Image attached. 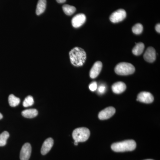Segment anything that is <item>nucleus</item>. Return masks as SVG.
<instances>
[{"mask_svg": "<svg viewBox=\"0 0 160 160\" xmlns=\"http://www.w3.org/2000/svg\"><path fill=\"white\" fill-rule=\"evenodd\" d=\"M70 62L76 67L82 66L86 62V53L84 49L80 47H75L69 53Z\"/></svg>", "mask_w": 160, "mask_h": 160, "instance_id": "f257e3e1", "label": "nucleus"}, {"mask_svg": "<svg viewBox=\"0 0 160 160\" xmlns=\"http://www.w3.org/2000/svg\"><path fill=\"white\" fill-rule=\"evenodd\" d=\"M136 147V143L134 140H128L122 142L113 143L111 149L116 152H124L134 150Z\"/></svg>", "mask_w": 160, "mask_h": 160, "instance_id": "f03ea898", "label": "nucleus"}, {"mask_svg": "<svg viewBox=\"0 0 160 160\" xmlns=\"http://www.w3.org/2000/svg\"><path fill=\"white\" fill-rule=\"evenodd\" d=\"M135 71L134 66L131 63L122 62L119 63L115 68L116 73L119 75L126 76L132 74Z\"/></svg>", "mask_w": 160, "mask_h": 160, "instance_id": "7ed1b4c3", "label": "nucleus"}, {"mask_svg": "<svg viewBox=\"0 0 160 160\" xmlns=\"http://www.w3.org/2000/svg\"><path fill=\"white\" fill-rule=\"evenodd\" d=\"M90 132L89 129L85 127L78 128L72 132V138L78 142H85L89 139Z\"/></svg>", "mask_w": 160, "mask_h": 160, "instance_id": "20e7f679", "label": "nucleus"}, {"mask_svg": "<svg viewBox=\"0 0 160 160\" xmlns=\"http://www.w3.org/2000/svg\"><path fill=\"white\" fill-rule=\"evenodd\" d=\"M126 17V11L124 9H120L112 13L109 18V19L112 22L118 23L125 19Z\"/></svg>", "mask_w": 160, "mask_h": 160, "instance_id": "39448f33", "label": "nucleus"}, {"mask_svg": "<svg viewBox=\"0 0 160 160\" xmlns=\"http://www.w3.org/2000/svg\"><path fill=\"white\" fill-rule=\"evenodd\" d=\"M32 148L31 145L26 143L23 145L20 152V158L21 160H29L31 156Z\"/></svg>", "mask_w": 160, "mask_h": 160, "instance_id": "423d86ee", "label": "nucleus"}, {"mask_svg": "<svg viewBox=\"0 0 160 160\" xmlns=\"http://www.w3.org/2000/svg\"><path fill=\"white\" fill-rule=\"evenodd\" d=\"M154 98L153 96L148 92H142L138 96L137 101L149 104L153 102Z\"/></svg>", "mask_w": 160, "mask_h": 160, "instance_id": "0eeeda50", "label": "nucleus"}, {"mask_svg": "<svg viewBox=\"0 0 160 160\" xmlns=\"http://www.w3.org/2000/svg\"><path fill=\"white\" fill-rule=\"evenodd\" d=\"M115 112V109L113 107H107L100 112L98 115L99 118L102 120L108 119L112 117Z\"/></svg>", "mask_w": 160, "mask_h": 160, "instance_id": "6e6552de", "label": "nucleus"}, {"mask_svg": "<svg viewBox=\"0 0 160 160\" xmlns=\"http://www.w3.org/2000/svg\"><path fill=\"white\" fill-rule=\"evenodd\" d=\"M86 16L83 13H79L75 16L72 20V24L73 27L79 28L82 26L86 21Z\"/></svg>", "mask_w": 160, "mask_h": 160, "instance_id": "1a4fd4ad", "label": "nucleus"}, {"mask_svg": "<svg viewBox=\"0 0 160 160\" xmlns=\"http://www.w3.org/2000/svg\"><path fill=\"white\" fill-rule=\"evenodd\" d=\"M102 68V63L100 61H98L94 63L91 68L89 73L90 77L92 79L95 78L100 74Z\"/></svg>", "mask_w": 160, "mask_h": 160, "instance_id": "9d476101", "label": "nucleus"}, {"mask_svg": "<svg viewBox=\"0 0 160 160\" xmlns=\"http://www.w3.org/2000/svg\"><path fill=\"white\" fill-rule=\"evenodd\" d=\"M156 58V51L153 47H149L146 49L144 55V58L146 62L152 63L154 62Z\"/></svg>", "mask_w": 160, "mask_h": 160, "instance_id": "9b49d317", "label": "nucleus"}, {"mask_svg": "<svg viewBox=\"0 0 160 160\" xmlns=\"http://www.w3.org/2000/svg\"><path fill=\"white\" fill-rule=\"evenodd\" d=\"M53 140L52 138H48L45 140L41 148V153L46 155L51 150L53 145Z\"/></svg>", "mask_w": 160, "mask_h": 160, "instance_id": "f8f14e48", "label": "nucleus"}, {"mask_svg": "<svg viewBox=\"0 0 160 160\" xmlns=\"http://www.w3.org/2000/svg\"><path fill=\"white\" fill-rule=\"evenodd\" d=\"M126 84L122 82H118L115 83L112 86V91L115 93L120 94L122 93L126 90Z\"/></svg>", "mask_w": 160, "mask_h": 160, "instance_id": "ddd939ff", "label": "nucleus"}, {"mask_svg": "<svg viewBox=\"0 0 160 160\" xmlns=\"http://www.w3.org/2000/svg\"><path fill=\"white\" fill-rule=\"evenodd\" d=\"M22 113L24 117L32 118L38 115V111L37 109H26L22 112Z\"/></svg>", "mask_w": 160, "mask_h": 160, "instance_id": "4468645a", "label": "nucleus"}, {"mask_svg": "<svg viewBox=\"0 0 160 160\" xmlns=\"http://www.w3.org/2000/svg\"><path fill=\"white\" fill-rule=\"evenodd\" d=\"M46 6V0H39L37 6V15H40L45 12Z\"/></svg>", "mask_w": 160, "mask_h": 160, "instance_id": "2eb2a0df", "label": "nucleus"}, {"mask_svg": "<svg viewBox=\"0 0 160 160\" xmlns=\"http://www.w3.org/2000/svg\"><path fill=\"white\" fill-rule=\"evenodd\" d=\"M145 45L143 43H136V46L132 49V53L136 56H139L143 53Z\"/></svg>", "mask_w": 160, "mask_h": 160, "instance_id": "dca6fc26", "label": "nucleus"}, {"mask_svg": "<svg viewBox=\"0 0 160 160\" xmlns=\"http://www.w3.org/2000/svg\"><path fill=\"white\" fill-rule=\"evenodd\" d=\"M62 9L65 14L68 16L73 14L76 10V9L74 6H70L69 5H64L62 7Z\"/></svg>", "mask_w": 160, "mask_h": 160, "instance_id": "f3484780", "label": "nucleus"}, {"mask_svg": "<svg viewBox=\"0 0 160 160\" xmlns=\"http://www.w3.org/2000/svg\"><path fill=\"white\" fill-rule=\"evenodd\" d=\"M8 101L9 105L11 107H16L18 106L20 102V98L15 96L13 94H10L9 96Z\"/></svg>", "mask_w": 160, "mask_h": 160, "instance_id": "a211bd4d", "label": "nucleus"}, {"mask_svg": "<svg viewBox=\"0 0 160 160\" xmlns=\"http://www.w3.org/2000/svg\"><path fill=\"white\" fill-rule=\"evenodd\" d=\"M9 136V133L7 131H4L0 134V146H6Z\"/></svg>", "mask_w": 160, "mask_h": 160, "instance_id": "6ab92c4d", "label": "nucleus"}, {"mask_svg": "<svg viewBox=\"0 0 160 160\" xmlns=\"http://www.w3.org/2000/svg\"><path fill=\"white\" fill-rule=\"evenodd\" d=\"M143 27L142 25L140 23L136 24L132 27V31L134 34L139 35L142 32Z\"/></svg>", "mask_w": 160, "mask_h": 160, "instance_id": "aec40b11", "label": "nucleus"}, {"mask_svg": "<svg viewBox=\"0 0 160 160\" xmlns=\"http://www.w3.org/2000/svg\"><path fill=\"white\" fill-rule=\"evenodd\" d=\"M34 103V100L31 96H28L25 98L23 103V106L25 107L32 106Z\"/></svg>", "mask_w": 160, "mask_h": 160, "instance_id": "412c9836", "label": "nucleus"}, {"mask_svg": "<svg viewBox=\"0 0 160 160\" xmlns=\"http://www.w3.org/2000/svg\"><path fill=\"white\" fill-rule=\"evenodd\" d=\"M89 89L92 91H95L98 88L97 83L96 82H92L89 86Z\"/></svg>", "mask_w": 160, "mask_h": 160, "instance_id": "4be33fe9", "label": "nucleus"}, {"mask_svg": "<svg viewBox=\"0 0 160 160\" xmlns=\"http://www.w3.org/2000/svg\"><path fill=\"white\" fill-rule=\"evenodd\" d=\"M106 90V87L105 85H101L98 88V92L99 93H101V94H103V93H105Z\"/></svg>", "mask_w": 160, "mask_h": 160, "instance_id": "5701e85b", "label": "nucleus"}, {"mask_svg": "<svg viewBox=\"0 0 160 160\" xmlns=\"http://www.w3.org/2000/svg\"><path fill=\"white\" fill-rule=\"evenodd\" d=\"M155 29L159 33H160V24L159 23L158 24L155 26Z\"/></svg>", "mask_w": 160, "mask_h": 160, "instance_id": "b1692460", "label": "nucleus"}, {"mask_svg": "<svg viewBox=\"0 0 160 160\" xmlns=\"http://www.w3.org/2000/svg\"><path fill=\"white\" fill-rule=\"evenodd\" d=\"M56 1L59 3H63L66 2V0H56Z\"/></svg>", "mask_w": 160, "mask_h": 160, "instance_id": "393cba45", "label": "nucleus"}, {"mask_svg": "<svg viewBox=\"0 0 160 160\" xmlns=\"http://www.w3.org/2000/svg\"><path fill=\"white\" fill-rule=\"evenodd\" d=\"M3 118V115H2V113L0 112V120L2 119Z\"/></svg>", "mask_w": 160, "mask_h": 160, "instance_id": "a878e982", "label": "nucleus"}, {"mask_svg": "<svg viewBox=\"0 0 160 160\" xmlns=\"http://www.w3.org/2000/svg\"><path fill=\"white\" fill-rule=\"evenodd\" d=\"M74 145H75V146H78V142H75V141H74Z\"/></svg>", "mask_w": 160, "mask_h": 160, "instance_id": "bb28decb", "label": "nucleus"}, {"mask_svg": "<svg viewBox=\"0 0 160 160\" xmlns=\"http://www.w3.org/2000/svg\"><path fill=\"white\" fill-rule=\"evenodd\" d=\"M153 160L148 159V160Z\"/></svg>", "mask_w": 160, "mask_h": 160, "instance_id": "cd10ccee", "label": "nucleus"}]
</instances>
